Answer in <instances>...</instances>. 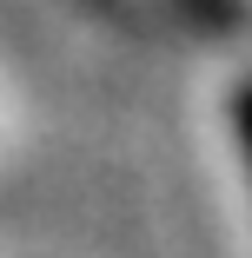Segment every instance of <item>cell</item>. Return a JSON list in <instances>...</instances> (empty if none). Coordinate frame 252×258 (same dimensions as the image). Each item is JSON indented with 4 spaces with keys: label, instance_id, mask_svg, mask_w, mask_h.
<instances>
[{
    "label": "cell",
    "instance_id": "cell-1",
    "mask_svg": "<svg viewBox=\"0 0 252 258\" xmlns=\"http://www.w3.org/2000/svg\"><path fill=\"white\" fill-rule=\"evenodd\" d=\"M239 139H245V159H252V86L239 93Z\"/></svg>",
    "mask_w": 252,
    "mask_h": 258
}]
</instances>
